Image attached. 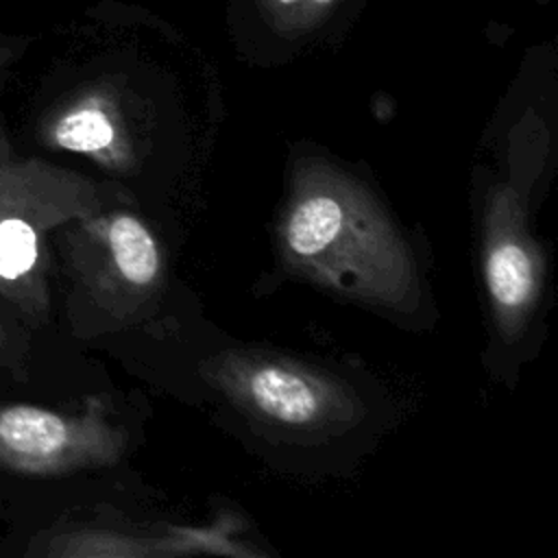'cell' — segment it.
I'll use <instances>...</instances> for the list:
<instances>
[{
	"label": "cell",
	"instance_id": "6da1fadb",
	"mask_svg": "<svg viewBox=\"0 0 558 558\" xmlns=\"http://www.w3.org/2000/svg\"><path fill=\"white\" fill-rule=\"evenodd\" d=\"M292 262L318 279L375 301H401L410 286L403 242L366 194L336 174L299 181L283 222Z\"/></svg>",
	"mask_w": 558,
	"mask_h": 558
},
{
	"label": "cell",
	"instance_id": "7a4b0ae2",
	"mask_svg": "<svg viewBox=\"0 0 558 558\" xmlns=\"http://www.w3.org/2000/svg\"><path fill=\"white\" fill-rule=\"evenodd\" d=\"M222 381L248 410L288 427L310 429L347 421L353 408L342 388L310 368L281 360H227Z\"/></svg>",
	"mask_w": 558,
	"mask_h": 558
},
{
	"label": "cell",
	"instance_id": "3957f363",
	"mask_svg": "<svg viewBox=\"0 0 558 558\" xmlns=\"http://www.w3.org/2000/svg\"><path fill=\"white\" fill-rule=\"evenodd\" d=\"M120 438L94 416L72 418L35 405L0 410V460L28 473H59L111 462Z\"/></svg>",
	"mask_w": 558,
	"mask_h": 558
},
{
	"label": "cell",
	"instance_id": "277c9868",
	"mask_svg": "<svg viewBox=\"0 0 558 558\" xmlns=\"http://www.w3.org/2000/svg\"><path fill=\"white\" fill-rule=\"evenodd\" d=\"M488 292L506 318H519L527 312L538 290V264L523 238L499 229L486 248Z\"/></svg>",
	"mask_w": 558,
	"mask_h": 558
},
{
	"label": "cell",
	"instance_id": "5b68a950",
	"mask_svg": "<svg viewBox=\"0 0 558 558\" xmlns=\"http://www.w3.org/2000/svg\"><path fill=\"white\" fill-rule=\"evenodd\" d=\"M107 246L116 272L135 288L153 286L159 277V251L148 229L129 214H118L107 225Z\"/></svg>",
	"mask_w": 558,
	"mask_h": 558
},
{
	"label": "cell",
	"instance_id": "8992f818",
	"mask_svg": "<svg viewBox=\"0 0 558 558\" xmlns=\"http://www.w3.org/2000/svg\"><path fill=\"white\" fill-rule=\"evenodd\" d=\"M52 142L65 150L102 155L116 142V126L109 113L94 100L68 109L52 124Z\"/></svg>",
	"mask_w": 558,
	"mask_h": 558
},
{
	"label": "cell",
	"instance_id": "52a82bcc",
	"mask_svg": "<svg viewBox=\"0 0 558 558\" xmlns=\"http://www.w3.org/2000/svg\"><path fill=\"white\" fill-rule=\"evenodd\" d=\"M9 54H11V50H9V48H0V65L9 59Z\"/></svg>",
	"mask_w": 558,
	"mask_h": 558
},
{
	"label": "cell",
	"instance_id": "ba28073f",
	"mask_svg": "<svg viewBox=\"0 0 558 558\" xmlns=\"http://www.w3.org/2000/svg\"><path fill=\"white\" fill-rule=\"evenodd\" d=\"M316 2H320V4H327V2H331V0H316Z\"/></svg>",
	"mask_w": 558,
	"mask_h": 558
},
{
	"label": "cell",
	"instance_id": "9c48e42d",
	"mask_svg": "<svg viewBox=\"0 0 558 558\" xmlns=\"http://www.w3.org/2000/svg\"><path fill=\"white\" fill-rule=\"evenodd\" d=\"M281 2H294V0H281Z\"/></svg>",
	"mask_w": 558,
	"mask_h": 558
}]
</instances>
